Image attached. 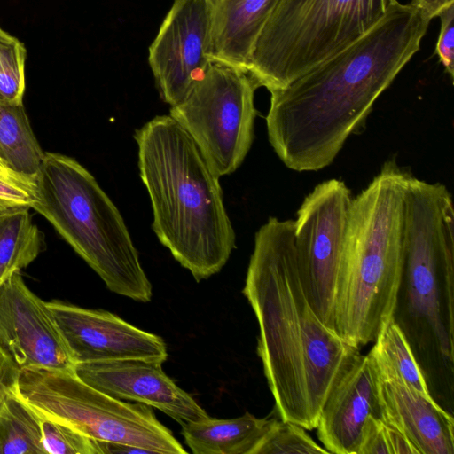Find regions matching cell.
Returning a JSON list of instances; mask_svg holds the SVG:
<instances>
[{
  "instance_id": "obj_2",
  "label": "cell",
  "mask_w": 454,
  "mask_h": 454,
  "mask_svg": "<svg viewBox=\"0 0 454 454\" xmlns=\"http://www.w3.org/2000/svg\"><path fill=\"white\" fill-rule=\"evenodd\" d=\"M294 220L255 233L243 294L259 325L257 353L282 420L311 430L339 374L359 353L319 318L299 270Z\"/></svg>"
},
{
  "instance_id": "obj_31",
  "label": "cell",
  "mask_w": 454,
  "mask_h": 454,
  "mask_svg": "<svg viewBox=\"0 0 454 454\" xmlns=\"http://www.w3.org/2000/svg\"><path fill=\"white\" fill-rule=\"evenodd\" d=\"M0 170H2V171H4V170H10V169H8V168L4 166V164L3 163V161L1 160V159H0Z\"/></svg>"
},
{
  "instance_id": "obj_16",
  "label": "cell",
  "mask_w": 454,
  "mask_h": 454,
  "mask_svg": "<svg viewBox=\"0 0 454 454\" xmlns=\"http://www.w3.org/2000/svg\"><path fill=\"white\" fill-rule=\"evenodd\" d=\"M379 374L382 420L401 431L419 454H453L454 420L434 398L408 387L371 351Z\"/></svg>"
},
{
  "instance_id": "obj_25",
  "label": "cell",
  "mask_w": 454,
  "mask_h": 454,
  "mask_svg": "<svg viewBox=\"0 0 454 454\" xmlns=\"http://www.w3.org/2000/svg\"><path fill=\"white\" fill-rule=\"evenodd\" d=\"M40 416L45 453L101 454L98 441L63 422Z\"/></svg>"
},
{
  "instance_id": "obj_14",
  "label": "cell",
  "mask_w": 454,
  "mask_h": 454,
  "mask_svg": "<svg viewBox=\"0 0 454 454\" xmlns=\"http://www.w3.org/2000/svg\"><path fill=\"white\" fill-rule=\"evenodd\" d=\"M161 365L144 359L79 363L74 373L114 398L154 407L181 426L207 419L205 410L165 374Z\"/></svg>"
},
{
  "instance_id": "obj_1",
  "label": "cell",
  "mask_w": 454,
  "mask_h": 454,
  "mask_svg": "<svg viewBox=\"0 0 454 454\" xmlns=\"http://www.w3.org/2000/svg\"><path fill=\"white\" fill-rule=\"evenodd\" d=\"M429 22L419 9L396 2L356 42L270 91L268 138L286 167L318 171L334 160L419 50Z\"/></svg>"
},
{
  "instance_id": "obj_10",
  "label": "cell",
  "mask_w": 454,
  "mask_h": 454,
  "mask_svg": "<svg viewBox=\"0 0 454 454\" xmlns=\"http://www.w3.org/2000/svg\"><path fill=\"white\" fill-rule=\"evenodd\" d=\"M352 199L343 181L335 178L324 181L305 197L294 220L301 278L313 309L331 330Z\"/></svg>"
},
{
  "instance_id": "obj_5",
  "label": "cell",
  "mask_w": 454,
  "mask_h": 454,
  "mask_svg": "<svg viewBox=\"0 0 454 454\" xmlns=\"http://www.w3.org/2000/svg\"><path fill=\"white\" fill-rule=\"evenodd\" d=\"M31 208L52 224L110 291L140 302L151 301L152 284L121 213L76 160L45 153Z\"/></svg>"
},
{
  "instance_id": "obj_8",
  "label": "cell",
  "mask_w": 454,
  "mask_h": 454,
  "mask_svg": "<svg viewBox=\"0 0 454 454\" xmlns=\"http://www.w3.org/2000/svg\"><path fill=\"white\" fill-rule=\"evenodd\" d=\"M16 391L40 415L96 441L139 447L150 453H187L150 406L114 398L74 372L25 370L19 374Z\"/></svg>"
},
{
  "instance_id": "obj_21",
  "label": "cell",
  "mask_w": 454,
  "mask_h": 454,
  "mask_svg": "<svg viewBox=\"0 0 454 454\" xmlns=\"http://www.w3.org/2000/svg\"><path fill=\"white\" fill-rule=\"evenodd\" d=\"M41 419L16 389L8 394L0 409V454H46Z\"/></svg>"
},
{
  "instance_id": "obj_27",
  "label": "cell",
  "mask_w": 454,
  "mask_h": 454,
  "mask_svg": "<svg viewBox=\"0 0 454 454\" xmlns=\"http://www.w3.org/2000/svg\"><path fill=\"white\" fill-rule=\"evenodd\" d=\"M438 17L441 20V28L435 54L452 79L454 75V4L444 9Z\"/></svg>"
},
{
  "instance_id": "obj_28",
  "label": "cell",
  "mask_w": 454,
  "mask_h": 454,
  "mask_svg": "<svg viewBox=\"0 0 454 454\" xmlns=\"http://www.w3.org/2000/svg\"><path fill=\"white\" fill-rule=\"evenodd\" d=\"M358 454H391L386 423L381 419L370 416L366 419Z\"/></svg>"
},
{
  "instance_id": "obj_13",
  "label": "cell",
  "mask_w": 454,
  "mask_h": 454,
  "mask_svg": "<svg viewBox=\"0 0 454 454\" xmlns=\"http://www.w3.org/2000/svg\"><path fill=\"white\" fill-rule=\"evenodd\" d=\"M75 364L122 359L163 364L168 358L163 339L118 316L61 301L47 302Z\"/></svg>"
},
{
  "instance_id": "obj_22",
  "label": "cell",
  "mask_w": 454,
  "mask_h": 454,
  "mask_svg": "<svg viewBox=\"0 0 454 454\" xmlns=\"http://www.w3.org/2000/svg\"><path fill=\"white\" fill-rule=\"evenodd\" d=\"M370 351L387 364L408 387L426 398H433L407 336L395 317L380 330Z\"/></svg>"
},
{
  "instance_id": "obj_7",
  "label": "cell",
  "mask_w": 454,
  "mask_h": 454,
  "mask_svg": "<svg viewBox=\"0 0 454 454\" xmlns=\"http://www.w3.org/2000/svg\"><path fill=\"white\" fill-rule=\"evenodd\" d=\"M403 280L411 317L453 361L454 207L440 183L409 175L404 194Z\"/></svg>"
},
{
  "instance_id": "obj_12",
  "label": "cell",
  "mask_w": 454,
  "mask_h": 454,
  "mask_svg": "<svg viewBox=\"0 0 454 454\" xmlns=\"http://www.w3.org/2000/svg\"><path fill=\"white\" fill-rule=\"evenodd\" d=\"M209 19L204 0H175L149 47L148 62L160 95L174 106L210 61Z\"/></svg>"
},
{
  "instance_id": "obj_26",
  "label": "cell",
  "mask_w": 454,
  "mask_h": 454,
  "mask_svg": "<svg viewBox=\"0 0 454 454\" xmlns=\"http://www.w3.org/2000/svg\"><path fill=\"white\" fill-rule=\"evenodd\" d=\"M35 199V177L0 170V214L31 208Z\"/></svg>"
},
{
  "instance_id": "obj_20",
  "label": "cell",
  "mask_w": 454,
  "mask_h": 454,
  "mask_svg": "<svg viewBox=\"0 0 454 454\" xmlns=\"http://www.w3.org/2000/svg\"><path fill=\"white\" fill-rule=\"evenodd\" d=\"M29 209L0 214V284L28 266L44 247V235Z\"/></svg>"
},
{
  "instance_id": "obj_30",
  "label": "cell",
  "mask_w": 454,
  "mask_h": 454,
  "mask_svg": "<svg viewBox=\"0 0 454 454\" xmlns=\"http://www.w3.org/2000/svg\"><path fill=\"white\" fill-rule=\"evenodd\" d=\"M411 5L419 9L430 20L438 17L447 7L454 4V0H411Z\"/></svg>"
},
{
  "instance_id": "obj_29",
  "label": "cell",
  "mask_w": 454,
  "mask_h": 454,
  "mask_svg": "<svg viewBox=\"0 0 454 454\" xmlns=\"http://www.w3.org/2000/svg\"><path fill=\"white\" fill-rule=\"evenodd\" d=\"M20 372L0 355V409L5 397L16 389Z\"/></svg>"
},
{
  "instance_id": "obj_17",
  "label": "cell",
  "mask_w": 454,
  "mask_h": 454,
  "mask_svg": "<svg viewBox=\"0 0 454 454\" xmlns=\"http://www.w3.org/2000/svg\"><path fill=\"white\" fill-rule=\"evenodd\" d=\"M211 59L247 70L258 37L278 0H204Z\"/></svg>"
},
{
  "instance_id": "obj_11",
  "label": "cell",
  "mask_w": 454,
  "mask_h": 454,
  "mask_svg": "<svg viewBox=\"0 0 454 454\" xmlns=\"http://www.w3.org/2000/svg\"><path fill=\"white\" fill-rule=\"evenodd\" d=\"M0 355L20 372H74L75 363L47 302L27 286L20 271L0 284Z\"/></svg>"
},
{
  "instance_id": "obj_23",
  "label": "cell",
  "mask_w": 454,
  "mask_h": 454,
  "mask_svg": "<svg viewBox=\"0 0 454 454\" xmlns=\"http://www.w3.org/2000/svg\"><path fill=\"white\" fill-rule=\"evenodd\" d=\"M27 49L0 27V105L23 104Z\"/></svg>"
},
{
  "instance_id": "obj_24",
  "label": "cell",
  "mask_w": 454,
  "mask_h": 454,
  "mask_svg": "<svg viewBox=\"0 0 454 454\" xmlns=\"http://www.w3.org/2000/svg\"><path fill=\"white\" fill-rule=\"evenodd\" d=\"M328 454L305 432V428L286 420L274 419L254 454Z\"/></svg>"
},
{
  "instance_id": "obj_18",
  "label": "cell",
  "mask_w": 454,
  "mask_h": 454,
  "mask_svg": "<svg viewBox=\"0 0 454 454\" xmlns=\"http://www.w3.org/2000/svg\"><path fill=\"white\" fill-rule=\"evenodd\" d=\"M275 419L249 412L234 419H214L182 426L185 443L194 454H254Z\"/></svg>"
},
{
  "instance_id": "obj_3",
  "label": "cell",
  "mask_w": 454,
  "mask_h": 454,
  "mask_svg": "<svg viewBox=\"0 0 454 454\" xmlns=\"http://www.w3.org/2000/svg\"><path fill=\"white\" fill-rule=\"evenodd\" d=\"M134 138L154 233L197 281L208 278L226 264L236 239L219 177L169 114L145 123Z\"/></svg>"
},
{
  "instance_id": "obj_6",
  "label": "cell",
  "mask_w": 454,
  "mask_h": 454,
  "mask_svg": "<svg viewBox=\"0 0 454 454\" xmlns=\"http://www.w3.org/2000/svg\"><path fill=\"white\" fill-rule=\"evenodd\" d=\"M397 0H278L247 71L270 92L348 47L374 27Z\"/></svg>"
},
{
  "instance_id": "obj_19",
  "label": "cell",
  "mask_w": 454,
  "mask_h": 454,
  "mask_svg": "<svg viewBox=\"0 0 454 454\" xmlns=\"http://www.w3.org/2000/svg\"><path fill=\"white\" fill-rule=\"evenodd\" d=\"M44 154L23 104L0 105V159L4 166L13 172L35 177Z\"/></svg>"
},
{
  "instance_id": "obj_4",
  "label": "cell",
  "mask_w": 454,
  "mask_h": 454,
  "mask_svg": "<svg viewBox=\"0 0 454 454\" xmlns=\"http://www.w3.org/2000/svg\"><path fill=\"white\" fill-rule=\"evenodd\" d=\"M410 173L395 160L352 199L333 309V330L359 348L395 317L404 262V194Z\"/></svg>"
},
{
  "instance_id": "obj_9",
  "label": "cell",
  "mask_w": 454,
  "mask_h": 454,
  "mask_svg": "<svg viewBox=\"0 0 454 454\" xmlns=\"http://www.w3.org/2000/svg\"><path fill=\"white\" fill-rule=\"evenodd\" d=\"M258 84L247 70L212 59L169 115L190 135L211 170L232 174L254 139Z\"/></svg>"
},
{
  "instance_id": "obj_15",
  "label": "cell",
  "mask_w": 454,
  "mask_h": 454,
  "mask_svg": "<svg viewBox=\"0 0 454 454\" xmlns=\"http://www.w3.org/2000/svg\"><path fill=\"white\" fill-rule=\"evenodd\" d=\"M374 358L358 353L339 374L320 411L317 433L329 453L358 454L370 416L382 419Z\"/></svg>"
}]
</instances>
